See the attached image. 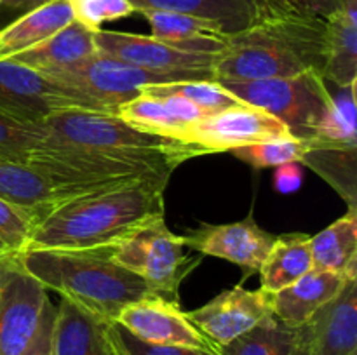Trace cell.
<instances>
[{"label":"cell","instance_id":"6da1fadb","mask_svg":"<svg viewBox=\"0 0 357 355\" xmlns=\"http://www.w3.org/2000/svg\"><path fill=\"white\" fill-rule=\"evenodd\" d=\"M169 178L145 176L66 202L33 230L28 249L86 251L112 247L164 216Z\"/></svg>","mask_w":357,"mask_h":355},{"label":"cell","instance_id":"7a4b0ae2","mask_svg":"<svg viewBox=\"0 0 357 355\" xmlns=\"http://www.w3.org/2000/svg\"><path fill=\"white\" fill-rule=\"evenodd\" d=\"M326 63V19L271 16L230 35L227 49L216 56L213 75L218 84L291 79L303 73L324 77Z\"/></svg>","mask_w":357,"mask_h":355},{"label":"cell","instance_id":"3957f363","mask_svg":"<svg viewBox=\"0 0 357 355\" xmlns=\"http://www.w3.org/2000/svg\"><path fill=\"white\" fill-rule=\"evenodd\" d=\"M24 268L45 289L100 319L115 322L126 306L157 296L143 278L110 256V247L86 251L28 249L21 253Z\"/></svg>","mask_w":357,"mask_h":355},{"label":"cell","instance_id":"277c9868","mask_svg":"<svg viewBox=\"0 0 357 355\" xmlns=\"http://www.w3.org/2000/svg\"><path fill=\"white\" fill-rule=\"evenodd\" d=\"M42 129L59 141L129 160L162 176H171L185 160L208 153L194 143L139 131L112 113L58 111L42 124Z\"/></svg>","mask_w":357,"mask_h":355},{"label":"cell","instance_id":"5b68a950","mask_svg":"<svg viewBox=\"0 0 357 355\" xmlns=\"http://www.w3.org/2000/svg\"><path fill=\"white\" fill-rule=\"evenodd\" d=\"M110 256L143 278L157 296L174 303H180L181 282L201 263V256L185 254L183 237L167 228L164 216L145 223L112 246Z\"/></svg>","mask_w":357,"mask_h":355},{"label":"cell","instance_id":"8992f818","mask_svg":"<svg viewBox=\"0 0 357 355\" xmlns=\"http://www.w3.org/2000/svg\"><path fill=\"white\" fill-rule=\"evenodd\" d=\"M222 86L244 104L271 113L300 139L314 138L331 103V93L321 73Z\"/></svg>","mask_w":357,"mask_h":355},{"label":"cell","instance_id":"52a82bcc","mask_svg":"<svg viewBox=\"0 0 357 355\" xmlns=\"http://www.w3.org/2000/svg\"><path fill=\"white\" fill-rule=\"evenodd\" d=\"M44 77L59 86L68 87L84 100L96 104L101 111L112 115L117 113L122 104L139 96L146 86H164L183 80H209L202 75L150 72L100 51L72 68L47 73Z\"/></svg>","mask_w":357,"mask_h":355},{"label":"cell","instance_id":"ba28073f","mask_svg":"<svg viewBox=\"0 0 357 355\" xmlns=\"http://www.w3.org/2000/svg\"><path fill=\"white\" fill-rule=\"evenodd\" d=\"M105 113L72 89L13 59H0V115L21 124L40 125L58 111Z\"/></svg>","mask_w":357,"mask_h":355},{"label":"cell","instance_id":"9c48e42d","mask_svg":"<svg viewBox=\"0 0 357 355\" xmlns=\"http://www.w3.org/2000/svg\"><path fill=\"white\" fill-rule=\"evenodd\" d=\"M47 289L24 268L21 254L0 258V355H23L40 326Z\"/></svg>","mask_w":357,"mask_h":355},{"label":"cell","instance_id":"30bf717a","mask_svg":"<svg viewBox=\"0 0 357 355\" xmlns=\"http://www.w3.org/2000/svg\"><path fill=\"white\" fill-rule=\"evenodd\" d=\"M295 138L282 122L251 104H237L208 115L185 131L183 141L202 146L208 153L232 152L241 146Z\"/></svg>","mask_w":357,"mask_h":355},{"label":"cell","instance_id":"8fae6325","mask_svg":"<svg viewBox=\"0 0 357 355\" xmlns=\"http://www.w3.org/2000/svg\"><path fill=\"white\" fill-rule=\"evenodd\" d=\"M105 188L112 187L65 181L28 164L0 160V198L33 216L37 225L66 202Z\"/></svg>","mask_w":357,"mask_h":355},{"label":"cell","instance_id":"7c38bea8","mask_svg":"<svg viewBox=\"0 0 357 355\" xmlns=\"http://www.w3.org/2000/svg\"><path fill=\"white\" fill-rule=\"evenodd\" d=\"M96 49L115 59L159 73H187L215 80L216 56L183 52L157 40L152 35L100 30L94 33Z\"/></svg>","mask_w":357,"mask_h":355},{"label":"cell","instance_id":"4fadbf2b","mask_svg":"<svg viewBox=\"0 0 357 355\" xmlns=\"http://www.w3.org/2000/svg\"><path fill=\"white\" fill-rule=\"evenodd\" d=\"M181 237L185 247L197 251L202 256L222 258L241 267L244 270V278L260 270L275 240L274 233L258 226L253 218V211L236 223H201L197 228L188 230Z\"/></svg>","mask_w":357,"mask_h":355},{"label":"cell","instance_id":"5bb4252c","mask_svg":"<svg viewBox=\"0 0 357 355\" xmlns=\"http://www.w3.org/2000/svg\"><path fill=\"white\" fill-rule=\"evenodd\" d=\"M115 322L145 343L216 352L215 345L181 312L180 303L160 296H150L126 306Z\"/></svg>","mask_w":357,"mask_h":355},{"label":"cell","instance_id":"9a60e30c","mask_svg":"<svg viewBox=\"0 0 357 355\" xmlns=\"http://www.w3.org/2000/svg\"><path fill=\"white\" fill-rule=\"evenodd\" d=\"M268 313L272 312L267 292L246 289L239 282L197 310L187 312V317L218 350L253 329Z\"/></svg>","mask_w":357,"mask_h":355},{"label":"cell","instance_id":"2e32d148","mask_svg":"<svg viewBox=\"0 0 357 355\" xmlns=\"http://www.w3.org/2000/svg\"><path fill=\"white\" fill-rule=\"evenodd\" d=\"M307 355H357V281L298 326Z\"/></svg>","mask_w":357,"mask_h":355},{"label":"cell","instance_id":"e0dca14e","mask_svg":"<svg viewBox=\"0 0 357 355\" xmlns=\"http://www.w3.org/2000/svg\"><path fill=\"white\" fill-rule=\"evenodd\" d=\"M115 115L139 131L180 141H183L185 131L190 125L206 117L195 104L178 94H155L146 90L122 104Z\"/></svg>","mask_w":357,"mask_h":355},{"label":"cell","instance_id":"ac0fdd59","mask_svg":"<svg viewBox=\"0 0 357 355\" xmlns=\"http://www.w3.org/2000/svg\"><path fill=\"white\" fill-rule=\"evenodd\" d=\"M54 355H122L110 322L86 312L68 299L56 306Z\"/></svg>","mask_w":357,"mask_h":355},{"label":"cell","instance_id":"d6986e66","mask_svg":"<svg viewBox=\"0 0 357 355\" xmlns=\"http://www.w3.org/2000/svg\"><path fill=\"white\" fill-rule=\"evenodd\" d=\"M152 28V37L169 47L195 54H222L229 37L220 24L202 17L167 10H138Z\"/></svg>","mask_w":357,"mask_h":355},{"label":"cell","instance_id":"ffe728a7","mask_svg":"<svg viewBox=\"0 0 357 355\" xmlns=\"http://www.w3.org/2000/svg\"><path fill=\"white\" fill-rule=\"evenodd\" d=\"M345 281L333 271L312 268L281 291L268 294L271 312L289 326H302L344 289Z\"/></svg>","mask_w":357,"mask_h":355},{"label":"cell","instance_id":"44dd1931","mask_svg":"<svg viewBox=\"0 0 357 355\" xmlns=\"http://www.w3.org/2000/svg\"><path fill=\"white\" fill-rule=\"evenodd\" d=\"M94 33L96 31H91L89 28L73 19L47 40L9 59L28 66L42 75L61 72V70L79 65L80 61L98 52Z\"/></svg>","mask_w":357,"mask_h":355},{"label":"cell","instance_id":"7402d4cb","mask_svg":"<svg viewBox=\"0 0 357 355\" xmlns=\"http://www.w3.org/2000/svg\"><path fill=\"white\" fill-rule=\"evenodd\" d=\"M72 21L73 14L68 0H52L23 13V16L0 30V59H9L35 47Z\"/></svg>","mask_w":357,"mask_h":355},{"label":"cell","instance_id":"603a6c76","mask_svg":"<svg viewBox=\"0 0 357 355\" xmlns=\"http://www.w3.org/2000/svg\"><path fill=\"white\" fill-rule=\"evenodd\" d=\"M143 9L188 14L220 24L227 35L239 33L261 19L257 0H129Z\"/></svg>","mask_w":357,"mask_h":355},{"label":"cell","instance_id":"cb8c5ba5","mask_svg":"<svg viewBox=\"0 0 357 355\" xmlns=\"http://www.w3.org/2000/svg\"><path fill=\"white\" fill-rule=\"evenodd\" d=\"M310 254L316 270L357 281V211L349 209L342 218L310 237Z\"/></svg>","mask_w":357,"mask_h":355},{"label":"cell","instance_id":"d4e9b609","mask_svg":"<svg viewBox=\"0 0 357 355\" xmlns=\"http://www.w3.org/2000/svg\"><path fill=\"white\" fill-rule=\"evenodd\" d=\"M310 235L305 233H284L275 237L267 258L261 263L260 289L267 294L288 287L302 275L312 270Z\"/></svg>","mask_w":357,"mask_h":355},{"label":"cell","instance_id":"484cf974","mask_svg":"<svg viewBox=\"0 0 357 355\" xmlns=\"http://www.w3.org/2000/svg\"><path fill=\"white\" fill-rule=\"evenodd\" d=\"M307 143L309 148L300 164L319 174L340 194L351 211H357V145H333L316 139H307Z\"/></svg>","mask_w":357,"mask_h":355},{"label":"cell","instance_id":"4316f807","mask_svg":"<svg viewBox=\"0 0 357 355\" xmlns=\"http://www.w3.org/2000/svg\"><path fill=\"white\" fill-rule=\"evenodd\" d=\"M216 352L218 355H307L298 326L282 322L274 313Z\"/></svg>","mask_w":357,"mask_h":355},{"label":"cell","instance_id":"83f0119b","mask_svg":"<svg viewBox=\"0 0 357 355\" xmlns=\"http://www.w3.org/2000/svg\"><path fill=\"white\" fill-rule=\"evenodd\" d=\"M328 63L324 79L335 87L357 82V14L338 10L326 19Z\"/></svg>","mask_w":357,"mask_h":355},{"label":"cell","instance_id":"f1b7e54d","mask_svg":"<svg viewBox=\"0 0 357 355\" xmlns=\"http://www.w3.org/2000/svg\"><path fill=\"white\" fill-rule=\"evenodd\" d=\"M356 87L357 82L337 87L316 134L310 139L333 145H357Z\"/></svg>","mask_w":357,"mask_h":355},{"label":"cell","instance_id":"f546056e","mask_svg":"<svg viewBox=\"0 0 357 355\" xmlns=\"http://www.w3.org/2000/svg\"><path fill=\"white\" fill-rule=\"evenodd\" d=\"M142 90L155 94H178L195 104L206 117L243 103L216 80H183L164 86H146Z\"/></svg>","mask_w":357,"mask_h":355},{"label":"cell","instance_id":"4dcf8cb0","mask_svg":"<svg viewBox=\"0 0 357 355\" xmlns=\"http://www.w3.org/2000/svg\"><path fill=\"white\" fill-rule=\"evenodd\" d=\"M45 141L47 132L40 125L21 124L0 115V160L28 164Z\"/></svg>","mask_w":357,"mask_h":355},{"label":"cell","instance_id":"1f68e13d","mask_svg":"<svg viewBox=\"0 0 357 355\" xmlns=\"http://www.w3.org/2000/svg\"><path fill=\"white\" fill-rule=\"evenodd\" d=\"M307 148H309L307 139L284 138L241 146V148L232 150V153L239 160L250 164L253 169H267V167H279L289 162H302Z\"/></svg>","mask_w":357,"mask_h":355},{"label":"cell","instance_id":"d6a6232c","mask_svg":"<svg viewBox=\"0 0 357 355\" xmlns=\"http://www.w3.org/2000/svg\"><path fill=\"white\" fill-rule=\"evenodd\" d=\"M37 219L0 198V258L21 254L28 247Z\"/></svg>","mask_w":357,"mask_h":355},{"label":"cell","instance_id":"836d02e7","mask_svg":"<svg viewBox=\"0 0 357 355\" xmlns=\"http://www.w3.org/2000/svg\"><path fill=\"white\" fill-rule=\"evenodd\" d=\"M73 19L91 31H100L105 23L122 19L136 13L129 0H68Z\"/></svg>","mask_w":357,"mask_h":355},{"label":"cell","instance_id":"e575fe53","mask_svg":"<svg viewBox=\"0 0 357 355\" xmlns=\"http://www.w3.org/2000/svg\"><path fill=\"white\" fill-rule=\"evenodd\" d=\"M261 17L300 16L328 19L340 10V0H258Z\"/></svg>","mask_w":357,"mask_h":355},{"label":"cell","instance_id":"d590c367","mask_svg":"<svg viewBox=\"0 0 357 355\" xmlns=\"http://www.w3.org/2000/svg\"><path fill=\"white\" fill-rule=\"evenodd\" d=\"M112 336L117 343L122 355H218V352L195 350L185 347H164V345H150L138 340L117 322H110Z\"/></svg>","mask_w":357,"mask_h":355},{"label":"cell","instance_id":"8d00e7d4","mask_svg":"<svg viewBox=\"0 0 357 355\" xmlns=\"http://www.w3.org/2000/svg\"><path fill=\"white\" fill-rule=\"evenodd\" d=\"M54 322L56 306L49 301L44 315H42L37 334L23 355H54Z\"/></svg>","mask_w":357,"mask_h":355},{"label":"cell","instance_id":"74e56055","mask_svg":"<svg viewBox=\"0 0 357 355\" xmlns=\"http://www.w3.org/2000/svg\"><path fill=\"white\" fill-rule=\"evenodd\" d=\"M303 183V167L300 162H289L275 167L274 187L279 194H295Z\"/></svg>","mask_w":357,"mask_h":355},{"label":"cell","instance_id":"f35d334b","mask_svg":"<svg viewBox=\"0 0 357 355\" xmlns=\"http://www.w3.org/2000/svg\"><path fill=\"white\" fill-rule=\"evenodd\" d=\"M52 2V0H0V7H6L10 10H21V13H28L31 9L45 6V3Z\"/></svg>","mask_w":357,"mask_h":355},{"label":"cell","instance_id":"ab89813d","mask_svg":"<svg viewBox=\"0 0 357 355\" xmlns=\"http://www.w3.org/2000/svg\"><path fill=\"white\" fill-rule=\"evenodd\" d=\"M257 6H258V0H257ZM258 10H260V9H258Z\"/></svg>","mask_w":357,"mask_h":355}]
</instances>
